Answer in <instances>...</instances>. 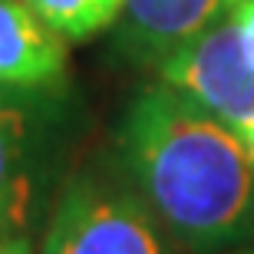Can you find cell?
Listing matches in <instances>:
<instances>
[{"label": "cell", "mask_w": 254, "mask_h": 254, "mask_svg": "<svg viewBox=\"0 0 254 254\" xmlns=\"http://www.w3.org/2000/svg\"><path fill=\"white\" fill-rule=\"evenodd\" d=\"M123 155L149 211L182 241L215 248L254 231V165L238 132L169 83L129 106Z\"/></svg>", "instance_id": "cell-1"}, {"label": "cell", "mask_w": 254, "mask_h": 254, "mask_svg": "<svg viewBox=\"0 0 254 254\" xmlns=\"http://www.w3.org/2000/svg\"><path fill=\"white\" fill-rule=\"evenodd\" d=\"M159 76L235 132L254 126V66L245 57L231 10L175 50L159 66Z\"/></svg>", "instance_id": "cell-2"}, {"label": "cell", "mask_w": 254, "mask_h": 254, "mask_svg": "<svg viewBox=\"0 0 254 254\" xmlns=\"http://www.w3.org/2000/svg\"><path fill=\"white\" fill-rule=\"evenodd\" d=\"M40 254H162V245L139 198L76 182L60 198Z\"/></svg>", "instance_id": "cell-3"}, {"label": "cell", "mask_w": 254, "mask_h": 254, "mask_svg": "<svg viewBox=\"0 0 254 254\" xmlns=\"http://www.w3.org/2000/svg\"><path fill=\"white\" fill-rule=\"evenodd\" d=\"M231 0H123L116 40L135 63L155 66L208 30Z\"/></svg>", "instance_id": "cell-4"}, {"label": "cell", "mask_w": 254, "mask_h": 254, "mask_svg": "<svg viewBox=\"0 0 254 254\" xmlns=\"http://www.w3.org/2000/svg\"><path fill=\"white\" fill-rule=\"evenodd\" d=\"M66 47L23 0H0V86L37 89L63 76Z\"/></svg>", "instance_id": "cell-5"}, {"label": "cell", "mask_w": 254, "mask_h": 254, "mask_svg": "<svg viewBox=\"0 0 254 254\" xmlns=\"http://www.w3.org/2000/svg\"><path fill=\"white\" fill-rule=\"evenodd\" d=\"M27 119L13 103L0 99V228H17L27 208Z\"/></svg>", "instance_id": "cell-6"}, {"label": "cell", "mask_w": 254, "mask_h": 254, "mask_svg": "<svg viewBox=\"0 0 254 254\" xmlns=\"http://www.w3.org/2000/svg\"><path fill=\"white\" fill-rule=\"evenodd\" d=\"M63 40H86L119 17L123 0H23Z\"/></svg>", "instance_id": "cell-7"}, {"label": "cell", "mask_w": 254, "mask_h": 254, "mask_svg": "<svg viewBox=\"0 0 254 254\" xmlns=\"http://www.w3.org/2000/svg\"><path fill=\"white\" fill-rule=\"evenodd\" d=\"M238 30H241V47H245L248 63L254 66V0H231L228 3Z\"/></svg>", "instance_id": "cell-8"}, {"label": "cell", "mask_w": 254, "mask_h": 254, "mask_svg": "<svg viewBox=\"0 0 254 254\" xmlns=\"http://www.w3.org/2000/svg\"><path fill=\"white\" fill-rule=\"evenodd\" d=\"M0 254H30L27 241L17 238V241H0Z\"/></svg>", "instance_id": "cell-9"}, {"label": "cell", "mask_w": 254, "mask_h": 254, "mask_svg": "<svg viewBox=\"0 0 254 254\" xmlns=\"http://www.w3.org/2000/svg\"><path fill=\"white\" fill-rule=\"evenodd\" d=\"M238 139H241V145H245V152H248V159H251V165H254V126L241 129V132H238Z\"/></svg>", "instance_id": "cell-10"}, {"label": "cell", "mask_w": 254, "mask_h": 254, "mask_svg": "<svg viewBox=\"0 0 254 254\" xmlns=\"http://www.w3.org/2000/svg\"><path fill=\"white\" fill-rule=\"evenodd\" d=\"M228 254H254V248H241V251H228Z\"/></svg>", "instance_id": "cell-11"}, {"label": "cell", "mask_w": 254, "mask_h": 254, "mask_svg": "<svg viewBox=\"0 0 254 254\" xmlns=\"http://www.w3.org/2000/svg\"><path fill=\"white\" fill-rule=\"evenodd\" d=\"M0 231H3V228H0ZM0 241H3V238H0Z\"/></svg>", "instance_id": "cell-12"}]
</instances>
